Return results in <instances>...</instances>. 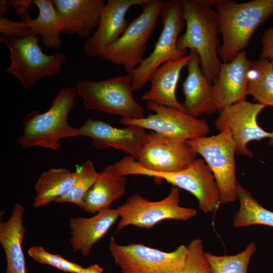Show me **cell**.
<instances>
[{
  "label": "cell",
  "mask_w": 273,
  "mask_h": 273,
  "mask_svg": "<svg viewBox=\"0 0 273 273\" xmlns=\"http://www.w3.org/2000/svg\"><path fill=\"white\" fill-rule=\"evenodd\" d=\"M165 2L147 0L142 13L129 23L122 36L106 50L102 58L122 66L127 73H132L142 62L147 43L160 17Z\"/></svg>",
  "instance_id": "7"
},
{
  "label": "cell",
  "mask_w": 273,
  "mask_h": 273,
  "mask_svg": "<svg viewBox=\"0 0 273 273\" xmlns=\"http://www.w3.org/2000/svg\"><path fill=\"white\" fill-rule=\"evenodd\" d=\"M9 5L13 6L17 15L21 16L22 20L30 18L29 7L33 4V0H9Z\"/></svg>",
  "instance_id": "34"
},
{
  "label": "cell",
  "mask_w": 273,
  "mask_h": 273,
  "mask_svg": "<svg viewBox=\"0 0 273 273\" xmlns=\"http://www.w3.org/2000/svg\"><path fill=\"white\" fill-rule=\"evenodd\" d=\"M27 253L38 263L50 265L66 272L78 273L82 268L79 264L67 260L59 254L50 253L40 246L31 247L28 249Z\"/></svg>",
  "instance_id": "31"
},
{
  "label": "cell",
  "mask_w": 273,
  "mask_h": 273,
  "mask_svg": "<svg viewBox=\"0 0 273 273\" xmlns=\"http://www.w3.org/2000/svg\"><path fill=\"white\" fill-rule=\"evenodd\" d=\"M77 94L75 87H65L58 92L47 111L28 113L23 120V133L17 143L23 148L39 146L57 151L62 139L79 136L78 129L68 122Z\"/></svg>",
  "instance_id": "3"
},
{
  "label": "cell",
  "mask_w": 273,
  "mask_h": 273,
  "mask_svg": "<svg viewBox=\"0 0 273 273\" xmlns=\"http://www.w3.org/2000/svg\"><path fill=\"white\" fill-rule=\"evenodd\" d=\"M108 248L122 273H176L184 267L188 255L184 245L165 252L140 243L120 245L113 237Z\"/></svg>",
  "instance_id": "11"
},
{
  "label": "cell",
  "mask_w": 273,
  "mask_h": 273,
  "mask_svg": "<svg viewBox=\"0 0 273 273\" xmlns=\"http://www.w3.org/2000/svg\"><path fill=\"white\" fill-rule=\"evenodd\" d=\"M220 1L181 0L186 29L177 41L178 50L189 49L199 56L202 71L212 84L218 75L221 62L217 53L218 17L212 6Z\"/></svg>",
  "instance_id": "1"
},
{
  "label": "cell",
  "mask_w": 273,
  "mask_h": 273,
  "mask_svg": "<svg viewBox=\"0 0 273 273\" xmlns=\"http://www.w3.org/2000/svg\"><path fill=\"white\" fill-rule=\"evenodd\" d=\"M125 176L119 174L113 165L105 167L84 198L83 210L96 214L108 209L120 198L126 191Z\"/></svg>",
  "instance_id": "23"
},
{
  "label": "cell",
  "mask_w": 273,
  "mask_h": 273,
  "mask_svg": "<svg viewBox=\"0 0 273 273\" xmlns=\"http://www.w3.org/2000/svg\"><path fill=\"white\" fill-rule=\"evenodd\" d=\"M63 24L62 33L88 39L99 24L104 0H53Z\"/></svg>",
  "instance_id": "18"
},
{
  "label": "cell",
  "mask_w": 273,
  "mask_h": 273,
  "mask_svg": "<svg viewBox=\"0 0 273 273\" xmlns=\"http://www.w3.org/2000/svg\"><path fill=\"white\" fill-rule=\"evenodd\" d=\"M265 107L259 103L244 101L222 109L214 125L219 132L229 130L234 139L236 154L253 157L254 154L248 149V144L253 141L269 139V144L273 146V131L268 132L259 126L257 118Z\"/></svg>",
  "instance_id": "13"
},
{
  "label": "cell",
  "mask_w": 273,
  "mask_h": 273,
  "mask_svg": "<svg viewBox=\"0 0 273 273\" xmlns=\"http://www.w3.org/2000/svg\"><path fill=\"white\" fill-rule=\"evenodd\" d=\"M77 172L62 168H51L43 172L35 185L36 195L33 206L38 208L48 205L64 195L73 185Z\"/></svg>",
  "instance_id": "25"
},
{
  "label": "cell",
  "mask_w": 273,
  "mask_h": 273,
  "mask_svg": "<svg viewBox=\"0 0 273 273\" xmlns=\"http://www.w3.org/2000/svg\"><path fill=\"white\" fill-rule=\"evenodd\" d=\"M1 35L7 38H22L31 35L25 22L13 21L5 17L0 18Z\"/></svg>",
  "instance_id": "32"
},
{
  "label": "cell",
  "mask_w": 273,
  "mask_h": 273,
  "mask_svg": "<svg viewBox=\"0 0 273 273\" xmlns=\"http://www.w3.org/2000/svg\"><path fill=\"white\" fill-rule=\"evenodd\" d=\"M104 269L98 264H94L85 268L82 267L78 273H102Z\"/></svg>",
  "instance_id": "35"
},
{
  "label": "cell",
  "mask_w": 273,
  "mask_h": 273,
  "mask_svg": "<svg viewBox=\"0 0 273 273\" xmlns=\"http://www.w3.org/2000/svg\"><path fill=\"white\" fill-rule=\"evenodd\" d=\"M132 74L127 73L100 81L83 79L75 84L85 107L121 118L142 119L145 110L132 95Z\"/></svg>",
  "instance_id": "4"
},
{
  "label": "cell",
  "mask_w": 273,
  "mask_h": 273,
  "mask_svg": "<svg viewBox=\"0 0 273 273\" xmlns=\"http://www.w3.org/2000/svg\"><path fill=\"white\" fill-rule=\"evenodd\" d=\"M251 63L244 51L231 61L221 62L218 75L213 84L214 100L218 110L246 101Z\"/></svg>",
  "instance_id": "17"
},
{
  "label": "cell",
  "mask_w": 273,
  "mask_h": 273,
  "mask_svg": "<svg viewBox=\"0 0 273 273\" xmlns=\"http://www.w3.org/2000/svg\"><path fill=\"white\" fill-rule=\"evenodd\" d=\"M33 4L38 8V16L22 21L25 22L31 35H39L46 48L55 50L60 48L63 24L53 0H33Z\"/></svg>",
  "instance_id": "24"
},
{
  "label": "cell",
  "mask_w": 273,
  "mask_h": 273,
  "mask_svg": "<svg viewBox=\"0 0 273 273\" xmlns=\"http://www.w3.org/2000/svg\"><path fill=\"white\" fill-rule=\"evenodd\" d=\"M190 54L171 59L158 67L150 76V89L142 97L143 101L186 112L176 97L175 90L182 69L190 60Z\"/></svg>",
  "instance_id": "20"
},
{
  "label": "cell",
  "mask_w": 273,
  "mask_h": 273,
  "mask_svg": "<svg viewBox=\"0 0 273 273\" xmlns=\"http://www.w3.org/2000/svg\"><path fill=\"white\" fill-rule=\"evenodd\" d=\"M24 208L15 205L9 218L0 222V243L6 257L5 273H26L22 243L26 232L23 219Z\"/></svg>",
  "instance_id": "22"
},
{
  "label": "cell",
  "mask_w": 273,
  "mask_h": 273,
  "mask_svg": "<svg viewBox=\"0 0 273 273\" xmlns=\"http://www.w3.org/2000/svg\"><path fill=\"white\" fill-rule=\"evenodd\" d=\"M214 7L222 37L217 53L223 63L234 59L247 47L256 29L273 17V0H253L243 3L220 0Z\"/></svg>",
  "instance_id": "2"
},
{
  "label": "cell",
  "mask_w": 273,
  "mask_h": 273,
  "mask_svg": "<svg viewBox=\"0 0 273 273\" xmlns=\"http://www.w3.org/2000/svg\"><path fill=\"white\" fill-rule=\"evenodd\" d=\"M147 108L155 112L142 119L120 118L124 125H135L171 139L186 141L207 136L210 127L206 120L195 118L185 111L147 102Z\"/></svg>",
  "instance_id": "12"
},
{
  "label": "cell",
  "mask_w": 273,
  "mask_h": 273,
  "mask_svg": "<svg viewBox=\"0 0 273 273\" xmlns=\"http://www.w3.org/2000/svg\"><path fill=\"white\" fill-rule=\"evenodd\" d=\"M247 95L258 103L273 107V64L260 57L252 62L248 72Z\"/></svg>",
  "instance_id": "26"
},
{
  "label": "cell",
  "mask_w": 273,
  "mask_h": 273,
  "mask_svg": "<svg viewBox=\"0 0 273 273\" xmlns=\"http://www.w3.org/2000/svg\"><path fill=\"white\" fill-rule=\"evenodd\" d=\"M187 248L188 255L185 265L176 273H212L205 257L202 240L200 238L193 239Z\"/></svg>",
  "instance_id": "30"
},
{
  "label": "cell",
  "mask_w": 273,
  "mask_h": 273,
  "mask_svg": "<svg viewBox=\"0 0 273 273\" xmlns=\"http://www.w3.org/2000/svg\"><path fill=\"white\" fill-rule=\"evenodd\" d=\"M78 129L79 136L90 138L95 148H112L129 154L136 160L148 139V133L141 127L117 128L100 120L88 119Z\"/></svg>",
  "instance_id": "15"
},
{
  "label": "cell",
  "mask_w": 273,
  "mask_h": 273,
  "mask_svg": "<svg viewBox=\"0 0 273 273\" xmlns=\"http://www.w3.org/2000/svg\"><path fill=\"white\" fill-rule=\"evenodd\" d=\"M186 142L203 158L213 174L220 192V204L237 200L236 146L231 132L225 129L216 135Z\"/></svg>",
  "instance_id": "8"
},
{
  "label": "cell",
  "mask_w": 273,
  "mask_h": 273,
  "mask_svg": "<svg viewBox=\"0 0 273 273\" xmlns=\"http://www.w3.org/2000/svg\"><path fill=\"white\" fill-rule=\"evenodd\" d=\"M238 199L240 207L236 213L233 225L241 228L253 225H263L273 227V211L262 206L250 192L238 183Z\"/></svg>",
  "instance_id": "27"
},
{
  "label": "cell",
  "mask_w": 273,
  "mask_h": 273,
  "mask_svg": "<svg viewBox=\"0 0 273 273\" xmlns=\"http://www.w3.org/2000/svg\"><path fill=\"white\" fill-rule=\"evenodd\" d=\"M256 249L254 242L248 244L241 252L231 255L217 256L205 253L212 273H247L251 258Z\"/></svg>",
  "instance_id": "29"
},
{
  "label": "cell",
  "mask_w": 273,
  "mask_h": 273,
  "mask_svg": "<svg viewBox=\"0 0 273 273\" xmlns=\"http://www.w3.org/2000/svg\"><path fill=\"white\" fill-rule=\"evenodd\" d=\"M119 218L116 209L110 208L101 211L90 217H70V243L73 251L80 252L85 257L88 256L94 246Z\"/></svg>",
  "instance_id": "21"
},
{
  "label": "cell",
  "mask_w": 273,
  "mask_h": 273,
  "mask_svg": "<svg viewBox=\"0 0 273 273\" xmlns=\"http://www.w3.org/2000/svg\"><path fill=\"white\" fill-rule=\"evenodd\" d=\"M9 6L6 0L0 1V15L1 17L7 14L8 12V6Z\"/></svg>",
  "instance_id": "36"
},
{
  "label": "cell",
  "mask_w": 273,
  "mask_h": 273,
  "mask_svg": "<svg viewBox=\"0 0 273 273\" xmlns=\"http://www.w3.org/2000/svg\"><path fill=\"white\" fill-rule=\"evenodd\" d=\"M261 57L273 64V27L266 30L261 38Z\"/></svg>",
  "instance_id": "33"
},
{
  "label": "cell",
  "mask_w": 273,
  "mask_h": 273,
  "mask_svg": "<svg viewBox=\"0 0 273 273\" xmlns=\"http://www.w3.org/2000/svg\"><path fill=\"white\" fill-rule=\"evenodd\" d=\"M147 0H108L102 12L98 28L84 45L85 55L102 57L108 48L124 33L129 23L126 18L129 10L142 6Z\"/></svg>",
  "instance_id": "16"
},
{
  "label": "cell",
  "mask_w": 273,
  "mask_h": 273,
  "mask_svg": "<svg viewBox=\"0 0 273 273\" xmlns=\"http://www.w3.org/2000/svg\"><path fill=\"white\" fill-rule=\"evenodd\" d=\"M76 171L77 176L73 185L55 202L58 203L74 204L83 209L84 198L96 181L99 172L96 170L93 162L89 160L83 162Z\"/></svg>",
  "instance_id": "28"
},
{
  "label": "cell",
  "mask_w": 273,
  "mask_h": 273,
  "mask_svg": "<svg viewBox=\"0 0 273 273\" xmlns=\"http://www.w3.org/2000/svg\"><path fill=\"white\" fill-rule=\"evenodd\" d=\"M125 175H140L166 180L194 196L199 209L205 214L213 213L220 204V192L211 169L203 159H196L186 169L174 172H158L142 168L133 158L123 165Z\"/></svg>",
  "instance_id": "6"
},
{
  "label": "cell",
  "mask_w": 273,
  "mask_h": 273,
  "mask_svg": "<svg viewBox=\"0 0 273 273\" xmlns=\"http://www.w3.org/2000/svg\"><path fill=\"white\" fill-rule=\"evenodd\" d=\"M196 152L186 141L171 139L155 132L148 134L138 164L158 172H174L188 168L197 159Z\"/></svg>",
  "instance_id": "14"
},
{
  "label": "cell",
  "mask_w": 273,
  "mask_h": 273,
  "mask_svg": "<svg viewBox=\"0 0 273 273\" xmlns=\"http://www.w3.org/2000/svg\"><path fill=\"white\" fill-rule=\"evenodd\" d=\"M160 17L162 29L153 52L131 73L133 91L141 90L153 72L162 64L171 59L187 55V51L179 50L177 47L179 35L185 24L181 1L165 2Z\"/></svg>",
  "instance_id": "9"
},
{
  "label": "cell",
  "mask_w": 273,
  "mask_h": 273,
  "mask_svg": "<svg viewBox=\"0 0 273 273\" xmlns=\"http://www.w3.org/2000/svg\"><path fill=\"white\" fill-rule=\"evenodd\" d=\"M189 54L188 75L182 84L185 97L183 104L186 112L198 118L203 113L212 114L219 110L214 100L213 85L203 74L199 56L192 51Z\"/></svg>",
  "instance_id": "19"
},
{
  "label": "cell",
  "mask_w": 273,
  "mask_h": 273,
  "mask_svg": "<svg viewBox=\"0 0 273 273\" xmlns=\"http://www.w3.org/2000/svg\"><path fill=\"white\" fill-rule=\"evenodd\" d=\"M180 200L179 189L174 186L165 198L157 201L134 194L116 209L120 218L117 231L130 225L148 229L164 220L186 221L197 215L195 209L180 206Z\"/></svg>",
  "instance_id": "10"
},
{
  "label": "cell",
  "mask_w": 273,
  "mask_h": 273,
  "mask_svg": "<svg viewBox=\"0 0 273 273\" xmlns=\"http://www.w3.org/2000/svg\"><path fill=\"white\" fill-rule=\"evenodd\" d=\"M38 40L37 36L7 38L1 35V41L10 52L11 61L5 72L13 75L25 89L43 78L57 74L67 61L66 56L59 52L44 54Z\"/></svg>",
  "instance_id": "5"
}]
</instances>
